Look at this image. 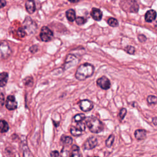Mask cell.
<instances>
[{"label":"cell","instance_id":"1","mask_svg":"<svg viewBox=\"0 0 157 157\" xmlns=\"http://www.w3.org/2000/svg\"><path fill=\"white\" fill-rule=\"evenodd\" d=\"M94 71V67L92 64L85 63L78 66L75 72V77L77 80L82 81L92 76Z\"/></svg>","mask_w":157,"mask_h":157},{"label":"cell","instance_id":"2","mask_svg":"<svg viewBox=\"0 0 157 157\" xmlns=\"http://www.w3.org/2000/svg\"><path fill=\"white\" fill-rule=\"evenodd\" d=\"M85 124L89 130L93 133H99L104 130V124L102 121L95 117H88L85 122Z\"/></svg>","mask_w":157,"mask_h":157},{"label":"cell","instance_id":"3","mask_svg":"<svg viewBox=\"0 0 157 157\" xmlns=\"http://www.w3.org/2000/svg\"><path fill=\"white\" fill-rule=\"evenodd\" d=\"M53 37V33L47 26H43L40 33V38L44 42L50 41Z\"/></svg>","mask_w":157,"mask_h":157},{"label":"cell","instance_id":"4","mask_svg":"<svg viewBox=\"0 0 157 157\" xmlns=\"http://www.w3.org/2000/svg\"><path fill=\"white\" fill-rule=\"evenodd\" d=\"M23 26L26 32L27 31L29 34L34 33L37 28V26L35 23L28 17L25 18L23 22Z\"/></svg>","mask_w":157,"mask_h":157},{"label":"cell","instance_id":"5","mask_svg":"<svg viewBox=\"0 0 157 157\" xmlns=\"http://www.w3.org/2000/svg\"><path fill=\"white\" fill-rule=\"evenodd\" d=\"M11 53V49L6 42H0V59H4L8 57Z\"/></svg>","mask_w":157,"mask_h":157},{"label":"cell","instance_id":"6","mask_svg":"<svg viewBox=\"0 0 157 157\" xmlns=\"http://www.w3.org/2000/svg\"><path fill=\"white\" fill-rule=\"evenodd\" d=\"M78 62V59L75 55L72 54H69L66 58L65 62L64 64V69L65 70L69 69L70 67L77 64Z\"/></svg>","mask_w":157,"mask_h":157},{"label":"cell","instance_id":"7","mask_svg":"<svg viewBox=\"0 0 157 157\" xmlns=\"http://www.w3.org/2000/svg\"><path fill=\"white\" fill-rule=\"evenodd\" d=\"M97 85L102 90H108L111 86V83L109 79L105 76H102L96 80Z\"/></svg>","mask_w":157,"mask_h":157},{"label":"cell","instance_id":"8","mask_svg":"<svg viewBox=\"0 0 157 157\" xmlns=\"http://www.w3.org/2000/svg\"><path fill=\"white\" fill-rule=\"evenodd\" d=\"M98 139L95 137H90L83 144V148L87 150L93 149L98 145Z\"/></svg>","mask_w":157,"mask_h":157},{"label":"cell","instance_id":"9","mask_svg":"<svg viewBox=\"0 0 157 157\" xmlns=\"http://www.w3.org/2000/svg\"><path fill=\"white\" fill-rule=\"evenodd\" d=\"M80 109L83 112H88L93 109L94 105L92 101L88 99H83L78 102Z\"/></svg>","mask_w":157,"mask_h":157},{"label":"cell","instance_id":"10","mask_svg":"<svg viewBox=\"0 0 157 157\" xmlns=\"http://www.w3.org/2000/svg\"><path fill=\"white\" fill-rule=\"evenodd\" d=\"M18 105L17 102L15 100V98L12 95H9L7 96L6 101V107L8 110H12L17 109Z\"/></svg>","mask_w":157,"mask_h":157},{"label":"cell","instance_id":"11","mask_svg":"<svg viewBox=\"0 0 157 157\" xmlns=\"http://www.w3.org/2000/svg\"><path fill=\"white\" fill-rule=\"evenodd\" d=\"M156 16V13L154 10H149L147 11L145 15V20L147 22H152L155 20Z\"/></svg>","mask_w":157,"mask_h":157},{"label":"cell","instance_id":"12","mask_svg":"<svg viewBox=\"0 0 157 157\" xmlns=\"http://www.w3.org/2000/svg\"><path fill=\"white\" fill-rule=\"evenodd\" d=\"M91 15L92 17V18L96 20V21H99L101 20L102 17V14L101 11L97 8H93L91 12Z\"/></svg>","mask_w":157,"mask_h":157},{"label":"cell","instance_id":"13","mask_svg":"<svg viewBox=\"0 0 157 157\" xmlns=\"http://www.w3.org/2000/svg\"><path fill=\"white\" fill-rule=\"evenodd\" d=\"M134 136L135 137L137 140H143L146 138L147 136V132L145 130L142 129H138L135 131L134 132Z\"/></svg>","mask_w":157,"mask_h":157},{"label":"cell","instance_id":"14","mask_svg":"<svg viewBox=\"0 0 157 157\" xmlns=\"http://www.w3.org/2000/svg\"><path fill=\"white\" fill-rule=\"evenodd\" d=\"M25 7L29 13H33L36 10L35 4L33 0H28L26 2Z\"/></svg>","mask_w":157,"mask_h":157},{"label":"cell","instance_id":"15","mask_svg":"<svg viewBox=\"0 0 157 157\" xmlns=\"http://www.w3.org/2000/svg\"><path fill=\"white\" fill-rule=\"evenodd\" d=\"M9 75L7 72H2L0 74V86L2 87L5 86L8 80Z\"/></svg>","mask_w":157,"mask_h":157},{"label":"cell","instance_id":"16","mask_svg":"<svg viewBox=\"0 0 157 157\" xmlns=\"http://www.w3.org/2000/svg\"><path fill=\"white\" fill-rule=\"evenodd\" d=\"M71 150H72V152L69 155L70 156H82V155L80 152V148L77 145H72Z\"/></svg>","mask_w":157,"mask_h":157},{"label":"cell","instance_id":"17","mask_svg":"<svg viewBox=\"0 0 157 157\" xmlns=\"http://www.w3.org/2000/svg\"><path fill=\"white\" fill-rule=\"evenodd\" d=\"M66 16L69 21H74L75 20V12L73 9H69L66 11Z\"/></svg>","mask_w":157,"mask_h":157},{"label":"cell","instance_id":"18","mask_svg":"<svg viewBox=\"0 0 157 157\" xmlns=\"http://www.w3.org/2000/svg\"><path fill=\"white\" fill-rule=\"evenodd\" d=\"M61 142L64 145H69L72 143V138L70 136H62L61 137Z\"/></svg>","mask_w":157,"mask_h":157},{"label":"cell","instance_id":"19","mask_svg":"<svg viewBox=\"0 0 157 157\" xmlns=\"http://www.w3.org/2000/svg\"><path fill=\"white\" fill-rule=\"evenodd\" d=\"M9 130V124L4 120H0V132L4 133Z\"/></svg>","mask_w":157,"mask_h":157},{"label":"cell","instance_id":"20","mask_svg":"<svg viewBox=\"0 0 157 157\" xmlns=\"http://www.w3.org/2000/svg\"><path fill=\"white\" fill-rule=\"evenodd\" d=\"M70 132H71V134L74 136H75V137H77V136H80L82 134V131H81L79 128H78L77 127H74V126H72L71 127V129H70Z\"/></svg>","mask_w":157,"mask_h":157},{"label":"cell","instance_id":"21","mask_svg":"<svg viewBox=\"0 0 157 157\" xmlns=\"http://www.w3.org/2000/svg\"><path fill=\"white\" fill-rule=\"evenodd\" d=\"M114 139H115V136L113 134H111L109 136V137L107 138V139L105 141V145L107 147H110L114 142Z\"/></svg>","mask_w":157,"mask_h":157},{"label":"cell","instance_id":"22","mask_svg":"<svg viewBox=\"0 0 157 157\" xmlns=\"http://www.w3.org/2000/svg\"><path fill=\"white\" fill-rule=\"evenodd\" d=\"M86 117L84 113H78L74 117V120L75 122H80L82 121Z\"/></svg>","mask_w":157,"mask_h":157},{"label":"cell","instance_id":"23","mask_svg":"<svg viewBox=\"0 0 157 157\" xmlns=\"http://www.w3.org/2000/svg\"><path fill=\"white\" fill-rule=\"evenodd\" d=\"M107 22L109 25V26H110L112 27H116L118 25V22L117 20L114 18H109L107 20Z\"/></svg>","mask_w":157,"mask_h":157},{"label":"cell","instance_id":"24","mask_svg":"<svg viewBox=\"0 0 157 157\" xmlns=\"http://www.w3.org/2000/svg\"><path fill=\"white\" fill-rule=\"evenodd\" d=\"M147 101L149 104H156L157 101V98L155 96L150 95L147 97Z\"/></svg>","mask_w":157,"mask_h":157},{"label":"cell","instance_id":"25","mask_svg":"<svg viewBox=\"0 0 157 157\" xmlns=\"http://www.w3.org/2000/svg\"><path fill=\"white\" fill-rule=\"evenodd\" d=\"M75 20L76 21V23L78 25H82L85 24L86 21V20L82 17H78L77 18H75Z\"/></svg>","mask_w":157,"mask_h":157},{"label":"cell","instance_id":"26","mask_svg":"<svg viewBox=\"0 0 157 157\" xmlns=\"http://www.w3.org/2000/svg\"><path fill=\"white\" fill-rule=\"evenodd\" d=\"M17 34L20 37H24L26 35V32L24 28H19L17 30Z\"/></svg>","mask_w":157,"mask_h":157},{"label":"cell","instance_id":"27","mask_svg":"<svg viewBox=\"0 0 157 157\" xmlns=\"http://www.w3.org/2000/svg\"><path fill=\"white\" fill-rule=\"evenodd\" d=\"M126 51L128 53H129L130 55H133V54H134L136 50L134 47H132L131 45H128L126 47Z\"/></svg>","mask_w":157,"mask_h":157},{"label":"cell","instance_id":"28","mask_svg":"<svg viewBox=\"0 0 157 157\" xmlns=\"http://www.w3.org/2000/svg\"><path fill=\"white\" fill-rule=\"evenodd\" d=\"M33 78L31 77H28L25 78L24 80V83L25 85L31 86L33 85Z\"/></svg>","mask_w":157,"mask_h":157},{"label":"cell","instance_id":"29","mask_svg":"<svg viewBox=\"0 0 157 157\" xmlns=\"http://www.w3.org/2000/svg\"><path fill=\"white\" fill-rule=\"evenodd\" d=\"M126 113H127V110L125 108H121L120 111V113H119V117L120 118L121 120H123L125 115H126Z\"/></svg>","mask_w":157,"mask_h":157},{"label":"cell","instance_id":"30","mask_svg":"<svg viewBox=\"0 0 157 157\" xmlns=\"http://www.w3.org/2000/svg\"><path fill=\"white\" fill-rule=\"evenodd\" d=\"M77 127L78 128H79L81 131H84L85 130V124L83 123V122L82 121H80V122H78L77 124Z\"/></svg>","mask_w":157,"mask_h":157},{"label":"cell","instance_id":"31","mask_svg":"<svg viewBox=\"0 0 157 157\" xmlns=\"http://www.w3.org/2000/svg\"><path fill=\"white\" fill-rule=\"evenodd\" d=\"M137 37H138L139 40L140 42H145L146 40H147L146 37H145L144 35H143V34H139V35H138Z\"/></svg>","mask_w":157,"mask_h":157},{"label":"cell","instance_id":"32","mask_svg":"<svg viewBox=\"0 0 157 157\" xmlns=\"http://www.w3.org/2000/svg\"><path fill=\"white\" fill-rule=\"evenodd\" d=\"M29 50H30V52H31V53H36V52H37V50H38V46L36 45H33L32 47H30Z\"/></svg>","mask_w":157,"mask_h":157},{"label":"cell","instance_id":"33","mask_svg":"<svg viewBox=\"0 0 157 157\" xmlns=\"http://www.w3.org/2000/svg\"><path fill=\"white\" fill-rule=\"evenodd\" d=\"M4 104V96L2 93H0V108L3 106Z\"/></svg>","mask_w":157,"mask_h":157},{"label":"cell","instance_id":"34","mask_svg":"<svg viewBox=\"0 0 157 157\" xmlns=\"http://www.w3.org/2000/svg\"><path fill=\"white\" fill-rule=\"evenodd\" d=\"M50 156H52V157H56V156H59L60 155V154L58 151L55 150V151H52V152H50Z\"/></svg>","mask_w":157,"mask_h":157},{"label":"cell","instance_id":"35","mask_svg":"<svg viewBox=\"0 0 157 157\" xmlns=\"http://www.w3.org/2000/svg\"><path fill=\"white\" fill-rule=\"evenodd\" d=\"M6 5V0H0V8L4 7Z\"/></svg>","mask_w":157,"mask_h":157},{"label":"cell","instance_id":"36","mask_svg":"<svg viewBox=\"0 0 157 157\" xmlns=\"http://www.w3.org/2000/svg\"><path fill=\"white\" fill-rule=\"evenodd\" d=\"M152 121L155 125H156V117H154L152 119Z\"/></svg>","mask_w":157,"mask_h":157},{"label":"cell","instance_id":"37","mask_svg":"<svg viewBox=\"0 0 157 157\" xmlns=\"http://www.w3.org/2000/svg\"><path fill=\"white\" fill-rule=\"evenodd\" d=\"M53 124H55V126L56 127H57L59 124V122H56L55 121H53Z\"/></svg>","mask_w":157,"mask_h":157},{"label":"cell","instance_id":"38","mask_svg":"<svg viewBox=\"0 0 157 157\" xmlns=\"http://www.w3.org/2000/svg\"><path fill=\"white\" fill-rule=\"evenodd\" d=\"M69 1L71 2H78L80 0H68Z\"/></svg>","mask_w":157,"mask_h":157}]
</instances>
